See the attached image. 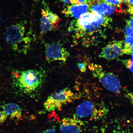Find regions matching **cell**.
I'll use <instances>...</instances> for the list:
<instances>
[{
    "mask_svg": "<svg viewBox=\"0 0 133 133\" xmlns=\"http://www.w3.org/2000/svg\"><path fill=\"white\" fill-rule=\"evenodd\" d=\"M13 84L25 94H30L42 85L44 79L43 71L30 69L13 73Z\"/></svg>",
    "mask_w": 133,
    "mask_h": 133,
    "instance_id": "cell-1",
    "label": "cell"
},
{
    "mask_svg": "<svg viewBox=\"0 0 133 133\" xmlns=\"http://www.w3.org/2000/svg\"><path fill=\"white\" fill-rule=\"evenodd\" d=\"M108 112V108L103 103L85 101L76 107L74 117L80 120L84 118L89 121H97L103 118Z\"/></svg>",
    "mask_w": 133,
    "mask_h": 133,
    "instance_id": "cell-2",
    "label": "cell"
},
{
    "mask_svg": "<svg viewBox=\"0 0 133 133\" xmlns=\"http://www.w3.org/2000/svg\"><path fill=\"white\" fill-rule=\"evenodd\" d=\"M74 94L66 88L51 94L44 103L45 109L48 112L61 110L63 105L72 102Z\"/></svg>",
    "mask_w": 133,
    "mask_h": 133,
    "instance_id": "cell-3",
    "label": "cell"
},
{
    "mask_svg": "<svg viewBox=\"0 0 133 133\" xmlns=\"http://www.w3.org/2000/svg\"><path fill=\"white\" fill-rule=\"evenodd\" d=\"M25 29L22 23L11 25L6 28L4 32L6 41L15 51L20 52V44L23 42L28 44L30 42L29 38L24 37Z\"/></svg>",
    "mask_w": 133,
    "mask_h": 133,
    "instance_id": "cell-4",
    "label": "cell"
},
{
    "mask_svg": "<svg viewBox=\"0 0 133 133\" xmlns=\"http://www.w3.org/2000/svg\"><path fill=\"white\" fill-rule=\"evenodd\" d=\"M91 67L94 76L98 78L104 88L112 92L120 93V81L116 75L112 72L103 71L101 66L96 64Z\"/></svg>",
    "mask_w": 133,
    "mask_h": 133,
    "instance_id": "cell-5",
    "label": "cell"
},
{
    "mask_svg": "<svg viewBox=\"0 0 133 133\" xmlns=\"http://www.w3.org/2000/svg\"><path fill=\"white\" fill-rule=\"evenodd\" d=\"M45 46L46 59L48 62L58 61L65 62L69 57V52L59 43H46Z\"/></svg>",
    "mask_w": 133,
    "mask_h": 133,
    "instance_id": "cell-6",
    "label": "cell"
},
{
    "mask_svg": "<svg viewBox=\"0 0 133 133\" xmlns=\"http://www.w3.org/2000/svg\"><path fill=\"white\" fill-rule=\"evenodd\" d=\"M123 42L122 41H114L103 48L99 57L108 61H112L124 55Z\"/></svg>",
    "mask_w": 133,
    "mask_h": 133,
    "instance_id": "cell-7",
    "label": "cell"
},
{
    "mask_svg": "<svg viewBox=\"0 0 133 133\" xmlns=\"http://www.w3.org/2000/svg\"><path fill=\"white\" fill-rule=\"evenodd\" d=\"M84 126L83 121L75 117H66L61 121L60 130L61 133H84Z\"/></svg>",
    "mask_w": 133,
    "mask_h": 133,
    "instance_id": "cell-8",
    "label": "cell"
},
{
    "mask_svg": "<svg viewBox=\"0 0 133 133\" xmlns=\"http://www.w3.org/2000/svg\"><path fill=\"white\" fill-rule=\"evenodd\" d=\"M90 4L72 5L65 8L62 13L66 17L78 18L84 13L90 11Z\"/></svg>",
    "mask_w": 133,
    "mask_h": 133,
    "instance_id": "cell-9",
    "label": "cell"
},
{
    "mask_svg": "<svg viewBox=\"0 0 133 133\" xmlns=\"http://www.w3.org/2000/svg\"><path fill=\"white\" fill-rule=\"evenodd\" d=\"M1 107L8 117L11 119H16L19 120L22 117V109L17 104L9 103L2 105Z\"/></svg>",
    "mask_w": 133,
    "mask_h": 133,
    "instance_id": "cell-10",
    "label": "cell"
},
{
    "mask_svg": "<svg viewBox=\"0 0 133 133\" xmlns=\"http://www.w3.org/2000/svg\"><path fill=\"white\" fill-rule=\"evenodd\" d=\"M40 26L41 34H44L53 29V28L48 18L46 8L42 10Z\"/></svg>",
    "mask_w": 133,
    "mask_h": 133,
    "instance_id": "cell-11",
    "label": "cell"
},
{
    "mask_svg": "<svg viewBox=\"0 0 133 133\" xmlns=\"http://www.w3.org/2000/svg\"><path fill=\"white\" fill-rule=\"evenodd\" d=\"M99 2L103 9L105 15H109L115 12H121L122 10L112 5L108 4L102 0L98 1Z\"/></svg>",
    "mask_w": 133,
    "mask_h": 133,
    "instance_id": "cell-12",
    "label": "cell"
},
{
    "mask_svg": "<svg viewBox=\"0 0 133 133\" xmlns=\"http://www.w3.org/2000/svg\"><path fill=\"white\" fill-rule=\"evenodd\" d=\"M45 8L48 19L54 29H56L61 21V19L57 15L50 11L49 8L46 7Z\"/></svg>",
    "mask_w": 133,
    "mask_h": 133,
    "instance_id": "cell-13",
    "label": "cell"
},
{
    "mask_svg": "<svg viewBox=\"0 0 133 133\" xmlns=\"http://www.w3.org/2000/svg\"><path fill=\"white\" fill-rule=\"evenodd\" d=\"M90 4V12L101 16H105L104 10L99 4L98 1L92 2Z\"/></svg>",
    "mask_w": 133,
    "mask_h": 133,
    "instance_id": "cell-14",
    "label": "cell"
},
{
    "mask_svg": "<svg viewBox=\"0 0 133 133\" xmlns=\"http://www.w3.org/2000/svg\"><path fill=\"white\" fill-rule=\"evenodd\" d=\"M133 46V37L130 36H125L123 49L124 54H126L130 48Z\"/></svg>",
    "mask_w": 133,
    "mask_h": 133,
    "instance_id": "cell-15",
    "label": "cell"
},
{
    "mask_svg": "<svg viewBox=\"0 0 133 133\" xmlns=\"http://www.w3.org/2000/svg\"><path fill=\"white\" fill-rule=\"evenodd\" d=\"M106 3L112 5L117 8H121V3L120 0H102Z\"/></svg>",
    "mask_w": 133,
    "mask_h": 133,
    "instance_id": "cell-16",
    "label": "cell"
},
{
    "mask_svg": "<svg viewBox=\"0 0 133 133\" xmlns=\"http://www.w3.org/2000/svg\"><path fill=\"white\" fill-rule=\"evenodd\" d=\"M122 62L126 68L129 69L131 72H133V60H123Z\"/></svg>",
    "mask_w": 133,
    "mask_h": 133,
    "instance_id": "cell-17",
    "label": "cell"
},
{
    "mask_svg": "<svg viewBox=\"0 0 133 133\" xmlns=\"http://www.w3.org/2000/svg\"><path fill=\"white\" fill-rule=\"evenodd\" d=\"M91 1V0H70V3L73 5L90 4Z\"/></svg>",
    "mask_w": 133,
    "mask_h": 133,
    "instance_id": "cell-18",
    "label": "cell"
},
{
    "mask_svg": "<svg viewBox=\"0 0 133 133\" xmlns=\"http://www.w3.org/2000/svg\"><path fill=\"white\" fill-rule=\"evenodd\" d=\"M76 65L81 72L83 73L85 72L87 70V64L85 62H78Z\"/></svg>",
    "mask_w": 133,
    "mask_h": 133,
    "instance_id": "cell-19",
    "label": "cell"
},
{
    "mask_svg": "<svg viewBox=\"0 0 133 133\" xmlns=\"http://www.w3.org/2000/svg\"><path fill=\"white\" fill-rule=\"evenodd\" d=\"M125 36H130L133 37V29L127 25L125 29Z\"/></svg>",
    "mask_w": 133,
    "mask_h": 133,
    "instance_id": "cell-20",
    "label": "cell"
},
{
    "mask_svg": "<svg viewBox=\"0 0 133 133\" xmlns=\"http://www.w3.org/2000/svg\"><path fill=\"white\" fill-rule=\"evenodd\" d=\"M7 117L8 116L4 111H0V125L5 122Z\"/></svg>",
    "mask_w": 133,
    "mask_h": 133,
    "instance_id": "cell-21",
    "label": "cell"
},
{
    "mask_svg": "<svg viewBox=\"0 0 133 133\" xmlns=\"http://www.w3.org/2000/svg\"><path fill=\"white\" fill-rule=\"evenodd\" d=\"M127 25L133 29V15L131 16L126 20Z\"/></svg>",
    "mask_w": 133,
    "mask_h": 133,
    "instance_id": "cell-22",
    "label": "cell"
},
{
    "mask_svg": "<svg viewBox=\"0 0 133 133\" xmlns=\"http://www.w3.org/2000/svg\"><path fill=\"white\" fill-rule=\"evenodd\" d=\"M40 133H56V129L54 128L46 129Z\"/></svg>",
    "mask_w": 133,
    "mask_h": 133,
    "instance_id": "cell-23",
    "label": "cell"
},
{
    "mask_svg": "<svg viewBox=\"0 0 133 133\" xmlns=\"http://www.w3.org/2000/svg\"><path fill=\"white\" fill-rule=\"evenodd\" d=\"M129 6V7L133 6V0H128L126 2Z\"/></svg>",
    "mask_w": 133,
    "mask_h": 133,
    "instance_id": "cell-24",
    "label": "cell"
},
{
    "mask_svg": "<svg viewBox=\"0 0 133 133\" xmlns=\"http://www.w3.org/2000/svg\"><path fill=\"white\" fill-rule=\"evenodd\" d=\"M128 11L130 14L133 15V6L129 7Z\"/></svg>",
    "mask_w": 133,
    "mask_h": 133,
    "instance_id": "cell-25",
    "label": "cell"
},
{
    "mask_svg": "<svg viewBox=\"0 0 133 133\" xmlns=\"http://www.w3.org/2000/svg\"><path fill=\"white\" fill-rule=\"evenodd\" d=\"M61 1L65 4H71L70 0H61Z\"/></svg>",
    "mask_w": 133,
    "mask_h": 133,
    "instance_id": "cell-26",
    "label": "cell"
},
{
    "mask_svg": "<svg viewBox=\"0 0 133 133\" xmlns=\"http://www.w3.org/2000/svg\"><path fill=\"white\" fill-rule=\"evenodd\" d=\"M133 52V46H132V47H131L129 49V50L128 51V52L126 54L129 55L131 54H132V53Z\"/></svg>",
    "mask_w": 133,
    "mask_h": 133,
    "instance_id": "cell-27",
    "label": "cell"
},
{
    "mask_svg": "<svg viewBox=\"0 0 133 133\" xmlns=\"http://www.w3.org/2000/svg\"><path fill=\"white\" fill-rule=\"evenodd\" d=\"M101 1V0H91V2H92L97 1Z\"/></svg>",
    "mask_w": 133,
    "mask_h": 133,
    "instance_id": "cell-28",
    "label": "cell"
},
{
    "mask_svg": "<svg viewBox=\"0 0 133 133\" xmlns=\"http://www.w3.org/2000/svg\"><path fill=\"white\" fill-rule=\"evenodd\" d=\"M131 55V56H132V59L133 60V52Z\"/></svg>",
    "mask_w": 133,
    "mask_h": 133,
    "instance_id": "cell-29",
    "label": "cell"
},
{
    "mask_svg": "<svg viewBox=\"0 0 133 133\" xmlns=\"http://www.w3.org/2000/svg\"><path fill=\"white\" fill-rule=\"evenodd\" d=\"M114 133H122L121 132H115Z\"/></svg>",
    "mask_w": 133,
    "mask_h": 133,
    "instance_id": "cell-30",
    "label": "cell"
}]
</instances>
